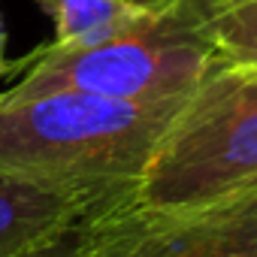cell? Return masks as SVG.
I'll return each mask as SVG.
<instances>
[{
  "label": "cell",
  "mask_w": 257,
  "mask_h": 257,
  "mask_svg": "<svg viewBox=\"0 0 257 257\" xmlns=\"http://www.w3.org/2000/svg\"><path fill=\"white\" fill-rule=\"evenodd\" d=\"M88 221H79V224H70L64 230H58L55 236L43 239L40 245L16 254V257H88Z\"/></svg>",
  "instance_id": "cell-8"
},
{
  "label": "cell",
  "mask_w": 257,
  "mask_h": 257,
  "mask_svg": "<svg viewBox=\"0 0 257 257\" xmlns=\"http://www.w3.org/2000/svg\"><path fill=\"white\" fill-rule=\"evenodd\" d=\"M22 79L0 97L79 91L109 100H188L221 67L191 0L158 7L149 19L97 46H46L22 58Z\"/></svg>",
  "instance_id": "cell-2"
},
{
  "label": "cell",
  "mask_w": 257,
  "mask_h": 257,
  "mask_svg": "<svg viewBox=\"0 0 257 257\" xmlns=\"http://www.w3.org/2000/svg\"><path fill=\"white\" fill-rule=\"evenodd\" d=\"M88 257H257V191L182 209L124 206L88 221Z\"/></svg>",
  "instance_id": "cell-4"
},
{
  "label": "cell",
  "mask_w": 257,
  "mask_h": 257,
  "mask_svg": "<svg viewBox=\"0 0 257 257\" xmlns=\"http://www.w3.org/2000/svg\"><path fill=\"white\" fill-rule=\"evenodd\" d=\"M10 70H19V61L7 64V28H4V19H0V76L10 73Z\"/></svg>",
  "instance_id": "cell-9"
},
{
  "label": "cell",
  "mask_w": 257,
  "mask_h": 257,
  "mask_svg": "<svg viewBox=\"0 0 257 257\" xmlns=\"http://www.w3.org/2000/svg\"><path fill=\"white\" fill-rule=\"evenodd\" d=\"M224 67H257V0H191Z\"/></svg>",
  "instance_id": "cell-7"
},
{
  "label": "cell",
  "mask_w": 257,
  "mask_h": 257,
  "mask_svg": "<svg viewBox=\"0 0 257 257\" xmlns=\"http://www.w3.org/2000/svg\"><path fill=\"white\" fill-rule=\"evenodd\" d=\"M182 103H131L79 91L0 97V170L70 188L94 206V218H103L131 203Z\"/></svg>",
  "instance_id": "cell-1"
},
{
  "label": "cell",
  "mask_w": 257,
  "mask_h": 257,
  "mask_svg": "<svg viewBox=\"0 0 257 257\" xmlns=\"http://www.w3.org/2000/svg\"><path fill=\"white\" fill-rule=\"evenodd\" d=\"M55 22V46H97L149 19L152 0H37Z\"/></svg>",
  "instance_id": "cell-6"
},
{
  "label": "cell",
  "mask_w": 257,
  "mask_h": 257,
  "mask_svg": "<svg viewBox=\"0 0 257 257\" xmlns=\"http://www.w3.org/2000/svg\"><path fill=\"white\" fill-rule=\"evenodd\" d=\"M248 191H257V67L221 64L170 121L127 206L182 209Z\"/></svg>",
  "instance_id": "cell-3"
},
{
  "label": "cell",
  "mask_w": 257,
  "mask_h": 257,
  "mask_svg": "<svg viewBox=\"0 0 257 257\" xmlns=\"http://www.w3.org/2000/svg\"><path fill=\"white\" fill-rule=\"evenodd\" d=\"M91 218L94 206L82 194L0 170V257H16L58 230Z\"/></svg>",
  "instance_id": "cell-5"
},
{
  "label": "cell",
  "mask_w": 257,
  "mask_h": 257,
  "mask_svg": "<svg viewBox=\"0 0 257 257\" xmlns=\"http://www.w3.org/2000/svg\"><path fill=\"white\" fill-rule=\"evenodd\" d=\"M152 4H158V7H170V4H179V0H152Z\"/></svg>",
  "instance_id": "cell-10"
}]
</instances>
